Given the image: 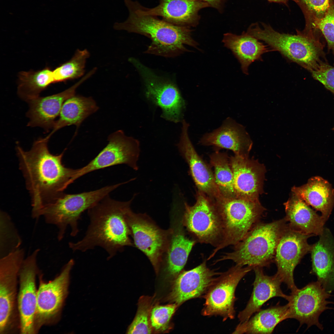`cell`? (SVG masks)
<instances>
[{
	"mask_svg": "<svg viewBox=\"0 0 334 334\" xmlns=\"http://www.w3.org/2000/svg\"><path fill=\"white\" fill-rule=\"evenodd\" d=\"M98 108L91 97L75 95L71 97L64 102L58 119L56 120L52 131L45 137L49 139L56 131L66 126L74 125L78 128L85 119Z\"/></svg>",
	"mask_w": 334,
	"mask_h": 334,
	"instance_id": "obj_30",
	"label": "cell"
},
{
	"mask_svg": "<svg viewBox=\"0 0 334 334\" xmlns=\"http://www.w3.org/2000/svg\"><path fill=\"white\" fill-rule=\"evenodd\" d=\"M54 83L53 70L49 67L37 71H21L18 74L17 93L27 101L39 96L41 92Z\"/></svg>",
	"mask_w": 334,
	"mask_h": 334,
	"instance_id": "obj_32",
	"label": "cell"
},
{
	"mask_svg": "<svg viewBox=\"0 0 334 334\" xmlns=\"http://www.w3.org/2000/svg\"><path fill=\"white\" fill-rule=\"evenodd\" d=\"M136 195L126 202L113 199L109 195L105 197L88 210L90 221L85 235L76 242H69V247L74 252H84L99 246L107 252L109 259L124 247L132 246L125 217Z\"/></svg>",
	"mask_w": 334,
	"mask_h": 334,
	"instance_id": "obj_2",
	"label": "cell"
},
{
	"mask_svg": "<svg viewBox=\"0 0 334 334\" xmlns=\"http://www.w3.org/2000/svg\"><path fill=\"white\" fill-rule=\"evenodd\" d=\"M247 32L277 51L287 59L310 72L316 70L324 61V45L319 32L311 29L297 30L296 34L280 33L263 23L252 24Z\"/></svg>",
	"mask_w": 334,
	"mask_h": 334,
	"instance_id": "obj_4",
	"label": "cell"
},
{
	"mask_svg": "<svg viewBox=\"0 0 334 334\" xmlns=\"http://www.w3.org/2000/svg\"><path fill=\"white\" fill-rule=\"evenodd\" d=\"M313 236L292 230L287 224L277 244L274 260L277 268L276 273L291 293L298 289L294 280V269L304 255L310 252L312 245L307 240Z\"/></svg>",
	"mask_w": 334,
	"mask_h": 334,
	"instance_id": "obj_15",
	"label": "cell"
},
{
	"mask_svg": "<svg viewBox=\"0 0 334 334\" xmlns=\"http://www.w3.org/2000/svg\"><path fill=\"white\" fill-rule=\"evenodd\" d=\"M263 268L256 267L253 269L255 279L253 284V291L245 308L238 314L240 323L249 319L254 313L261 309L266 302L272 298L279 297L288 302L290 300V295L285 294L281 289L282 281L280 277L276 273L272 276L265 274Z\"/></svg>",
	"mask_w": 334,
	"mask_h": 334,
	"instance_id": "obj_23",
	"label": "cell"
},
{
	"mask_svg": "<svg viewBox=\"0 0 334 334\" xmlns=\"http://www.w3.org/2000/svg\"><path fill=\"white\" fill-rule=\"evenodd\" d=\"M39 250H35L24 260L19 272L17 304L21 334L36 333L35 324L37 290L36 277L38 271L36 257Z\"/></svg>",
	"mask_w": 334,
	"mask_h": 334,
	"instance_id": "obj_17",
	"label": "cell"
},
{
	"mask_svg": "<svg viewBox=\"0 0 334 334\" xmlns=\"http://www.w3.org/2000/svg\"><path fill=\"white\" fill-rule=\"evenodd\" d=\"M287 226L285 218L269 223H258L234 246L214 262L230 260L236 264L263 268L274 262L279 239Z\"/></svg>",
	"mask_w": 334,
	"mask_h": 334,
	"instance_id": "obj_5",
	"label": "cell"
},
{
	"mask_svg": "<svg viewBox=\"0 0 334 334\" xmlns=\"http://www.w3.org/2000/svg\"><path fill=\"white\" fill-rule=\"evenodd\" d=\"M22 249H17L0 260V334L15 326L19 272L24 260Z\"/></svg>",
	"mask_w": 334,
	"mask_h": 334,
	"instance_id": "obj_12",
	"label": "cell"
},
{
	"mask_svg": "<svg viewBox=\"0 0 334 334\" xmlns=\"http://www.w3.org/2000/svg\"><path fill=\"white\" fill-rule=\"evenodd\" d=\"M285 218L292 230L313 235L323 232L325 221L304 201L295 194L284 203Z\"/></svg>",
	"mask_w": 334,
	"mask_h": 334,
	"instance_id": "obj_26",
	"label": "cell"
},
{
	"mask_svg": "<svg viewBox=\"0 0 334 334\" xmlns=\"http://www.w3.org/2000/svg\"><path fill=\"white\" fill-rule=\"evenodd\" d=\"M292 191L309 205L320 211L326 221L334 205V191L327 181L320 177H314L304 185L293 187Z\"/></svg>",
	"mask_w": 334,
	"mask_h": 334,
	"instance_id": "obj_28",
	"label": "cell"
},
{
	"mask_svg": "<svg viewBox=\"0 0 334 334\" xmlns=\"http://www.w3.org/2000/svg\"><path fill=\"white\" fill-rule=\"evenodd\" d=\"M319 236L310 251V273L315 275L317 281L330 293L334 291V237L329 229L324 227Z\"/></svg>",
	"mask_w": 334,
	"mask_h": 334,
	"instance_id": "obj_25",
	"label": "cell"
},
{
	"mask_svg": "<svg viewBox=\"0 0 334 334\" xmlns=\"http://www.w3.org/2000/svg\"><path fill=\"white\" fill-rule=\"evenodd\" d=\"M89 53L86 49H78L72 58L53 70L54 83L79 78L84 74L85 64Z\"/></svg>",
	"mask_w": 334,
	"mask_h": 334,
	"instance_id": "obj_34",
	"label": "cell"
},
{
	"mask_svg": "<svg viewBox=\"0 0 334 334\" xmlns=\"http://www.w3.org/2000/svg\"><path fill=\"white\" fill-rule=\"evenodd\" d=\"M145 214H136L130 208L126 219L135 245L150 261L156 273L168 248L173 229L163 230Z\"/></svg>",
	"mask_w": 334,
	"mask_h": 334,
	"instance_id": "obj_11",
	"label": "cell"
},
{
	"mask_svg": "<svg viewBox=\"0 0 334 334\" xmlns=\"http://www.w3.org/2000/svg\"><path fill=\"white\" fill-rule=\"evenodd\" d=\"M221 273L209 268L206 260L192 269L182 271L173 283L168 299L178 306L190 299L203 297L215 276Z\"/></svg>",
	"mask_w": 334,
	"mask_h": 334,
	"instance_id": "obj_20",
	"label": "cell"
},
{
	"mask_svg": "<svg viewBox=\"0 0 334 334\" xmlns=\"http://www.w3.org/2000/svg\"><path fill=\"white\" fill-rule=\"evenodd\" d=\"M92 75V72L90 71L63 92L46 96H39L27 101L29 106L27 113L29 119L28 126L40 127L46 132L52 129L64 102L74 96L78 87Z\"/></svg>",
	"mask_w": 334,
	"mask_h": 334,
	"instance_id": "obj_19",
	"label": "cell"
},
{
	"mask_svg": "<svg viewBox=\"0 0 334 334\" xmlns=\"http://www.w3.org/2000/svg\"><path fill=\"white\" fill-rule=\"evenodd\" d=\"M182 123L180 139L177 144L179 152L188 165L198 191L214 201L221 196L214 173L197 153L192 144L188 134L189 124L184 120Z\"/></svg>",
	"mask_w": 334,
	"mask_h": 334,
	"instance_id": "obj_18",
	"label": "cell"
},
{
	"mask_svg": "<svg viewBox=\"0 0 334 334\" xmlns=\"http://www.w3.org/2000/svg\"><path fill=\"white\" fill-rule=\"evenodd\" d=\"M210 159L214 169L215 182L221 195L225 198H236L229 157L225 152L216 151L210 155Z\"/></svg>",
	"mask_w": 334,
	"mask_h": 334,
	"instance_id": "obj_33",
	"label": "cell"
},
{
	"mask_svg": "<svg viewBox=\"0 0 334 334\" xmlns=\"http://www.w3.org/2000/svg\"><path fill=\"white\" fill-rule=\"evenodd\" d=\"M49 140L45 137L38 139L28 151L18 145L16 148L19 168L31 197L34 218L44 205L58 197L73 182L78 170L67 168L62 164L64 151L56 155L50 152Z\"/></svg>",
	"mask_w": 334,
	"mask_h": 334,
	"instance_id": "obj_1",
	"label": "cell"
},
{
	"mask_svg": "<svg viewBox=\"0 0 334 334\" xmlns=\"http://www.w3.org/2000/svg\"><path fill=\"white\" fill-rule=\"evenodd\" d=\"M74 264V260L71 259L54 279L48 282L40 280L35 319L36 333L42 326L52 322L60 315L68 294L71 272Z\"/></svg>",
	"mask_w": 334,
	"mask_h": 334,
	"instance_id": "obj_13",
	"label": "cell"
},
{
	"mask_svg": "<svg viewBox=\"0 0 334 334\" xmlns=\"http://www.w3.org/2000/svg\"><path fill=\"white\" fill-rule=\"evenodd\" d=\"M288 302L289 307L287 319L298 320L301 325L306 324L307 328L313 325L322 330L323 327L319 321L320 315L325 310L334 308L328 304L334 302L327 299L331 296L317 281L309 283L302 288L291 293Z\"/></svg>",
	"mask_w": 334,
	"mask_h": 334,
	"instance_id": "obj_16",
	"label": "cell"
},
{
	"mask_svg": "<svg viewBox=\"0 0 334 334\" xmlns=\"http://www.w3.org/2000/svg\"><path fill=\"white\" fill-rule=\"evenodd\" d=\"M299 6L305 20L323 17L332 0H292Z\"/></svg>",
	"mask_w": 334,
	"mask_h": 334,
	"instance_id": "obj_38",
	"label": "cell"
},
{
	"mask_svg": "<svg viewBox=\"0 0 334 334\" xmlns=\"http://www.w3.org/2000/svg\"><path fill=\"white\" fill-rule=\"evenodd\" d=\"M131 6L139 14L161 16L171 24L187 27L196 25L199 11L210 6L207 3L197 0H160L158 5L151 8L143 7L135 2Z\"/></svg>",
	"mask_w": 334,
	"mask_h": 334,
	"instance_id": "obj_21",
	"label": "cell"
},
{
	"mask_svg": "<svg viewBox=\"0 0 334 334\" xmlns=\"http://www.w3.org/2000/svg\"><path fill=\"white\" fill-rule=\"evenodd\" d=\"M204 2L208 4L209 6L215 8H220L223 2V0H197Z\"/></svg>",
	"mask_w": 334,
	"mask_h": 334,
	"instance_id": "obj_40",
	"label": "cell"
},
{
	"mask_svg": "<svg viewBox=\"0 0 334 334\" xmlns=\"http://www.w3.org/2000/svg\"><path fill=\"white\" fill-rule=\"evenodd\" d=\"M128 60L143 80L146 98L161 109V117L175 123L182 122L186 103L175 84L157 75L137 59Z\"/></svg>",
	"mask_w": 334,
	"mask_h": 334,
	"instance_id": "obj_8",
	"label": "cell"
},
{
	"mask_svg": "<svg viewBox=\"0 0 334 334\" xmlns=\"http://www.w3.org/2000/svg\"><path fill=\"white\" fill-rule=\"evenodd\" d=\"M153 299L151 297L143 296L139 300L136 315L129 326L127 334H151L152 329L150 316L153 307Z\"/></svg>",
	"mask_w": 334,
	"mask_h": 334,
	"instance_id": "obj_35",
	"label": "cell"
},
{
	"mask_svg": "<svg viewBox=\"0 0 334 334\" xmlns=\"http://www.w3.org/2000/svg\"><path fill=\"white\" fill-rule=\"evenodd\" d=\"M270 2L282 3L287 5L289 0H267Z\"/></svg>",
	"mask_w": 334,
	"mask_h": 334,
	"instance_id": "obj_41",
	"label": "cell"
},
{
	"mask_svg": "<svg viewBox=\"0 0 334 334\" xmlns=\"http://www.w3.org/2000/svg\"><path fill=\"white\" fill-rule=\"evenodd\" d=\"M108 143L98 154L87 165L78 169L73 181L85 174L96 170L119 164H125L135 170L139 167L137 162L140 149L139 141L126 136L121 130L111 134Z\"/></svg>",
	"mask_w": 334,
	"mask_h": 334,
	"instance_id": "obj_14",
	"label": "cell"
},
{
	"mask_svg": "<svg viewBox=\"0 0 334 334\" xmlns=\"http://www.w3.org/2000/svg\"><path fill=\"white\" fill-rule=\"evenodd\" d=\"M214 201L221 219L223 237L221 244L215 248L208 260L219 250L240 242L259 223L265 210L258 199L227 198L221 196Z\"/></svg>",
	"mask_w": 334,
	"mask_h": 334,
	"instance_id": "obj_7",
	"label": "cell"
},
{
	"mask_svg": "<svg viewBox=\"0 0 334 334\" xmlns=\"http://www.w3.org/2000/svg\"><path fill=\"white\" fill-rule=\"evenodd\" d=\"M124 184V182L119 183L95 191L76 194L63 193L44 205L39 212L37 218L43 216L47 223L57 227L59 240L63 238L68 226L71 228V235L75 237L79 232L78 222L82 213Z\"/></svg>",
	"mask_w": 334,
	"mask_h": 334,
	"instance_id": "obj_6",
	"label": "cell"
},
{
	"mask_svg": "<svg viewBox=\"0 0 334 334\" xmlns=\"http://www.w3.org/2000/svg\"><path fill=\"white\" fill-rule=\"evenodd\" d=\"M313 77L334 94V67L326 62L322 63L311 72Z\"/></svg>",
	"mask_w": 334,
	"mask_h": 334,
	"instance_id": "obj_39",
	"label": "cell"
},
{
	"mask_svg": "<svg viewBox=\"0 0 334 334\" xmlns=\"http://www.w3.org/2000/svg\"><path fill=\"white\" fill-rule=\"evenodd\" d=\"M199 143L212 146L217 151L229 150L235 155L243 157H248L252 145L245 127L230 118L226 119L218 128L204 135Z\"/></svg>",
	"mask_w": 334,
	"mask_h": 334,
	"instance_id": "obj_22",
	"label": "cell"
},
{
	"mask_svg": "<svg viewBox=\"0 0 334 334\" xmlns=\"http://www.w3.org/2000/svg\"><path fill=\"white\" fill-rule=\"evenodd\" d=\"M182 223L196 242L215 247L221 243L223 229L221 219L214 201L198 191L195 203L184 204Z\"/></svg>",
	"mask_w": 334,
	"mask_h": 334,
	"instance_id": "obj_9",
	"label": "cell"
},
{
	"mask_svg": "<svg viewBox=\"0 0 334 334\" xmlns=\"http://www.w3.org/2000/svg\"><path fill=\"white\" fill-rule=\"evenodd\" d=\"M178 306L175 303L163 306L156 305L153 306L150 316L152 329L159 332L165 330Z\"/></svg>",
	"mask_w": 334,
	"mask_h": 334,
	"instance_id": "obj_37",
	"label": "cell"
},
{
	"mask_svg": "<svg viewBox=\"0 0 334 334\" xmlns=\"http://www.w3.org/2000/svg\"><path fill=\"white\" fill-rule=\"evenodd\" d=\"M289 307L288 303L261 309L248 320L240 323L232 333L271 334L278 324L287 319Z\"/></svg>",
	"mask_w": 334,
	"mask_h": 334,
	"instance_id": "obj_29",
	"label": "cell"
},
{
	"mask_svg": "<svg viewBox=\"0 0 334 334\" xmlns=\"http://www.w3.org/2000/svg\"><path fill=\"white\" fill-rule=\"evenodd\" d=\"M233 173V185L236 198L258 199L262 186L263 170L248 157L236 155L229 157Z\"/></svg>",
	"mask_w": 334,
	"mask_h": 334,
	"instance_id": "obj_24",
	"label": "cell"
},
{
	"mask_svg": "<svg viewBox=\"0 0 334 334\" xmlns=\"http://www.w3.org/2000/svg\"><path fill=\"white\" fill-rule=\"evenodd\" d=\"M305 21V27L317 30L323 36L328 49L332 51L334 57V0L323 17Z\"/></svg>",
	"mask_w": 334,
	"mask_h": 334,
	"instance_id": "obj_36",
	"label": "cell"
},
{
	"mask_svg": "<svg viewBox=\"0 0 334 334\" xmlns=\"http://www.w3.org/2000/svg\"><path fill=\"white\" fill-rule=\"evenodd\" d=\"M259 41L246 32L240 35L225 33L222 40L225 46L230 49L238 59L243 72L246 75L248 74V68L252 62L262 61L263 54L272 51Z\"/></svg>",
	"mask_w": 334,
	"mask_h": 334,
	"instance_id": "obj_27",
	"label": "cell"
},
{
	"mask_svg": "<svg viewBox=\"0 0 334 334\" xmlns=\"http://www.w3.org/2000/svg\"><path fill=\"white\" fill-rule=\"evenodd\" d=\"M126 6L129 12L128 19L124 22L116 23L114 28L150 38L151 43L144 53L173 58L188 51L185 45L197 48L198 44L191 37L188 27L176 25L155 16L139 14L130 6Z\"/></svg>",
	"mask_w": 334,
	"mask_h": 334,
	"instance_id": "obj_3",
	"label": "cell"
},
{
	"mask_svg": "<svg viewBox=\"0 0 334 334\" xmlns=\"http://www.w3.org/2000/svg\"><path fill=\"white\" fill-rule=\"evenodd\" d=\"M244 266L236 264L215 278L203 297L205 300L203 315L219 316L224 321L234 318L236 288L241 279L253 269L250 266Z\"/></svg>",
	"mask_w": 334,
	"mask_h": 334,
	"instance_id": "obj_10",
	"label": "cell"
},
{
	"mask_svg": "<svg viewBox=\"0 0 334 334\" xmlns=\"http://www.w3.org/2000/svg\"><path fill=\"white\" fill-rule=\"evenodd\" d=\"M196 242L187 237L180 228L173 229L166 252V269L170 275L177 276L181 272Z\"/></svg>",
	"mask_w": 334,
	"mask_h": 334,
	"instance_id": "obj_31",
	"label": "cell"
}]
</instances>
